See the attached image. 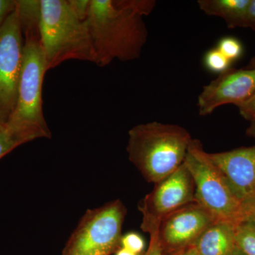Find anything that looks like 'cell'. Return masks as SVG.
Masks as SVG:
<instances>
[{
  "instance_id": "6da1fadb",
  "label": "cell",
  "mask_w": 255,
  "mask_h": 255,
  "mask_svg": "<svg viewBox=\"0 0 255 255\" xmlns=\"http://www.w3.org/2000/svg\"><path fill=\"white\" fill-rule=\"evenodd\" d=\"M155 5V0H90L86 21L96 65L140 58L148 36L143 18Z\"/></svg>"
},
{
  "instance_id": "7a4b0ae2",
  "label": "cell",
  "mask_w": 255,
  "mask_h": 255,
  "mask_svg": "<svg viewBox=\"0 0 255 255\" xmlns=\"http://www.w3.org/2000/svg\"><path fill=\"white\" fill-rule=\"evenodd\" d=\"M40 1V40L47 70L67 60L95 63L86 10L76 0Z\"/></svg>"
},
{
  "instance_id": "3957f363",
  "label": "cell",
  "mask_w": 255,
  "mask_h": 255,
  "mask_svg": "<svg viewBox=\"0 0 255 255\" xmlns=\"http://www.w3.org/2000/svg\"><path fill=\"white\" fill-rule=\"evenodd\" d=\"M192 140L187 129L175 124H138L128 132V159L147 182L155 184L184 163Z\"/></svg>"
},
{
  "instance_id": "277c9868",
  "label": "cell",
  "mask_w": 255,
  "mask_h": 255,
  "mask_svg": "<svg viewBox=\"0 0 255 255\" xmlns=\"http://www.w3.org/2000/svg\"><path fill=\"white\" fill-rule=\"evenodd\" d=\"M195 187V201L215 221L238 226L246 221V210L226 178L198 139H193L184 162Z\"/></svg>"
},
{
  "instance_id": "5b68a950",
  "label": "cell",
  "mask_w": 255,
  "mask_h": 255,
  "mask_svg": "<svg viewBox=\"0 0 255 255\" xmlns=\"http://www.w3.org/2000/svg\"><path fill=\"white\" fill-rule=\"evenodd\" d=\"M24 37L22 69L17 100L7 123L34 137L50 138L51 132L43 113L42 87L47 70L39 34Z\"/></svg>"
},
{
  "instance_id": "8992f818",
  "label": "cell",
  "mask_w": 255,
  "mask_h": 255,
  "mask_svg": "<svg viewBox=\"0 0 255 255\" xmlns=\"http://www.w3.org/2000/svg\"><path fill=\"white\" fill-rule=\"evenodd\" d=\"M127 209L119 199L87 210L60 255H112L121 247Z\"/></svg>"
},
{
  "instance_id": "52a82bcc",
  "label": "cell",
  "mask_w": 255,
  "mask_h": 255,
  "mask_svg": "<svg viewBox=\"0 0 255 255\" xmlns=\"http://www.w3.org/2000/svg\"><path fill=\"white\" fill-rule=\"evenodd\" d=\"M194 194V180L183 163L173 173L155 184L154 189L140 201V228L149 234L157 232L164 218L195 201Z\"/></svg>"
},
{
  "instance_id": "ba28073f",
  "label": "cell",
  "mask_w": 255,
  "mask_h": 255,
  "mask_svg": "<svg viewBox=\"0 0 255 255\" xmlns=\"http://www.w3.org/2000/svg\"><path fill=\"white\" fill-rule=\"evenodd\" d=\"M24 39L16 9L0 29V122L14 112L22 69Z\"/></svg>"
},
{
  "instance_id": "9c48e42d",
  "label": "cell",
  "mask_w": 255,
  "mask_h": 255,
  "mask_svg": "<svg viewBox=\"0 0 255 255\" xmlns=\"http://www.w3.org/2000/svg\"><path fill=\"white\" fill-rule=\"evenodd\" d=\"M214 221L211 215L196 201L166 216L157 231L164 255L192 246L201 233Z\"/></svg>"
},
{
  "instance_id": "30bf717a",
  "label": "cell",
  "mask_w": 255,
  "mask_h": 255,
  "mask_svg": "<svg viewBox=\"0 0 255 255\" xmlns=\"http://www.w3.org/2000/svg\"><path fill=\"white\" fill-rule=\"evenodd\" d=\"M255 92V68L234 69L220 74L198 97L199 115L206 117L226 105H241Z\"/></svg>"
},
{
  "instance_id": "8fae6325",
  "label": "cell",
  "mask_w": 255,
  "mask_h": 255,
  "mask_svg": "<svg viewBox=\"0 0 255 255\" xmlns=\"http://www.w3.org/2000/svg\"><path fill=\"white\" fill-rule=\"evenodd\" d=\"M209 155L246 210L255 201V145Z\"/></svg>"
},
{
  "instance_id": "7c38bea8",
  "label": "cell",
  "mask_w": 255,
  "mask_h": 255,
  "mask_svg": "<svg viewBox=\"0 0 255 255\" xmlns=\"http://www.w3.org/2000/svg\"><path fill=\"white\" fill-rule=\"evenodd\" d=\"M236 227L231 223L214 221L192 246L200 255H230L236 247Z\"/></svg>"
},
{
  "instance_id": "4fadbf2b",
  "label": "cell",
  "mask_w": 255,
  "mask_h": 255,
  "mask_svg": "<svg viewBox=\"0 0 255 255\" xmlns=\"http://www.w3.org/2000/svg\"><path fill=\"white\" fill-rule=\"evenodd\" d=\"M251 0H199V9L206 14L223 18L230 28L243 27Z\"/></svg>"
},
{
  "instance_id": "5bb4252c",
  "label": "cell",
  "mask_w": 255,
  "mask_h": 255,
  "mask_svg": "<svg viewBox=\"0 0 255 255\" xmlns=\"http://www.w3.org/2000/svg\"><path fill=\"white\" fill-rule=\"evenodd\" d=\"M16 10L23 36L39 32L41 1L38 0H17Z\"/></svg>"
},
{
  "instance_id": "9a60e30c",
  "label": "cell",
  "mask_w": 255,
  "mask_h": 255,
  "mask_svg": "<svg viewBox=\"0 0 255 255\" xmlns=\"http://www.w3.org/2000/svg\"><path fill=\"white\" fill-rule=\"evenodd\" d=\"M35 140L32 135L7 123L0 125V159L16 147Z\"/></svg>"
},
{
  "instance_id": "2e32d148",
  "label": "cell",
  "mask_w": 255,
  "mask_h": 255,
  "mask_svg": "<svg viewBox=\"0 0 255 255\" xmlns=\"http://www.w3.org/2000/svg\"><path fill=\"white\" fill-rule=\"evenodd\" d=\"M235 243L245 255H255V223L247 220L236 226Z\"/></svg>"
},
{
  "instance_id": "e0dca14e",
  "label": "cell",
  "mask_w": 255,
  "mask_h": 255,
  "mask_svg": "<svg viewBox=\"0 0 255 255\" xmlns=\"http://www.w3.org/2000/svg\"><path fill=\"white\" fill-rule=\"evenodd\" d=\"M231 63L217 48L208 50L204 57V65L209 72L222 74L231 68Z\"/></svg>"
},
{
  "instance_id": "ac0fdd59",
  "label": "cell",
  "mask_w": 255,
  "mask_h": 255,
  "mask_svg": "<svg viewBox=\"0 0 255 255\" xmlns=\"http://www.w3.org/2000/svg\"><path fill=\"white\" fill-rule=\"evenodd\" d=\"M216 48L231 63L240 59L243 54V44L238 38L234 36L223 37L219 40Z\"/></svg>"
},
{
  "instance_id": "d6986e66",
  "label": "cell",
  "mask_w": 255,
  "mask_h": 255,
  "mask_svg": "<svg viewBox=\"0 0 255 255\" xmlns=\"http://www.w3.org/2000/svg\"><path fill=\"white\" fill-rule=\"evenodd\" d=\"M121 247L135 254L142 255L145 253V240L139 233L128 232L122 236Z\"/></svg>"
},
{
  "instance_id": "ffe728a7",
  "label": "cell",
  "mask_w": 255,
  "mask_h": 255,
  "mask_svg": "<svg viewBox=\"0 0 255 255\" xmlns=\"http://www.w3.org/2000/svg\"><path fill=\"white\" fill-rule=\"evenodd\" d=\"M242 117L250 122H255V92L244 103L238 106Z\"/></svg>"
},
{
  "instance_id": "44dd1931",
  "label": "cell",
  "mask_w": 255,
  "mask_h": 255,
  "mask_svg": "<svg viewBox=\"0 0 255 255\" xmlns=\"http://www.w3.org/2000/svg\"><path fill=\"white\" fill-rule=\"evenodd\" d=\"M16 9V1L0 0V29L2 27L6 18Z\"/></svg>"
},
{
  "instance_id": "7402d4cb",
  "label": "cell",
  "mask_w": 255,
  "mask_h": 255,
  "mask_svg": "<svg viewBox=\"0 0 255 255\" xmlns=\"http://www.w3.org/2000/svg\"><path fill=\"white\" fill-rule=\"evenodd\" d=\"M150 242L147 251L143 255H164L157 237V232L150 233Z\"/></svg>"
},
{
  "instance_id": "603a6c76",
  "label": "cell",
  "mask_w": 255,
  "mask_h": 255,
  "mask_svg": "<svg viewBox=\"0 0 255 255\" xmlns=\"http://www.w3.org/2000/svg\"><path fill=\"white\" fill-rule=\"evenodd\" d=\"M243 27L251 28L255 31V0H251L247 9Z\"/></svg>"
},
{
  "instance_id": "cb8c5ba5",
  "label": "cell",
  "mask_w": 255,
  "mask_h": 255,
  "mask_svg": "<svg viewBox=\"0 0 255 255\" xmlns=\"http://www.w3.org/2000/svg\"><path fill=\"white\" fill-rule=\"evenodd\" d=\"M167 255H200L198 253V252L194 249V247L191 246L189 248H185V249L181 250V251L175 252V253H172Z\"/></svg>"
},
{
  "instance_id": "d4e9b609",
  "label": "cell",
  "mask_w": 255,
  "mask_h": 255,
  "mask_svg": "<svg viewBox=\"0 0 255 255\" xmlns=\"http://www.w3.org/2000/svg\"><path fill=\"white\" fill-rule=\"evenodd\" d=\"M246 218L248 221H253L255 223V201L247 208Z\"/></svg>"
},
{
  "instance_id": "484cf974",
  "label": "cell",
  "mask_w": 255,
  "mask_h": 255,
  "mask_svg": "<svg viewBox=\"0 0 255 255\" xmlns=\"http://www.w3.org/2000/svg\"><path fill=\"white\" fill-rule=\"evenodd\" d=\"M246 133L248 136L253 137L255 140V122H251V125L247 129Z\"/></svg>"
},
{
  "instance_id": "4316f807",
  "label": "cell",
  "mask_w": 255,
  "mask_h": 255,
  "mask_svg": "<svg viewBox=\"0 0 255 255\" xmlns=\"http://www.w3.org/2000/svg\"><path fill=\"white\" fill-rule=\"evenodd\" d=\"M114 254H115V255H139L132 253L131 251H128V250L122 248V247H120Z\"/></svg>"
},
{
  "instance_id": "83f0119b",
  "label": "cell",
  "mask_w": 255,
  "mask_h": 255,
  "mask_svg": "<svg viewBox=\"0 0 255 255\" xmlns=\"http://www.w3.org/2000/svg\"><path fill=\"white\" fill-rule=\"evenodd\" d=\"M230 255H246L236 246Z\"/></svg>"
},
{
  "instance_id": "f1b7e54d",
  "label": "cell",
  "mask_w": 255,
  "mask_h": 255,
  "mask_svg": "<svg viewBox=\"0 0 255 255\" xmlns=\"http://www.w3.org/2000/svg\"><path fill=\"white\" fill-rule=\"evenodd\" d=\"M247 68H255V58L251 60V63L248 65Z\"/></svg>"
},
{
  "instance_id": "f546056e",
  "label": "cell",
  "mask_w": 255,
  "mask_h": 255,
  "mask_svg": "<svg viewBox=\"0 0 255 255\" xmlns=\"http://www.w3.org/2000/svg\"><path fill=\"white\" fill-rule=\"evenodd\" d=\"M1 122H0V125H1Z\"/></svg>"
}]
</instances>
